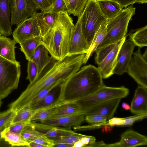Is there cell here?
<instances>
[{
    "mask_svg": "<svg viewBox=\"0 0 147 147\" xmlns=\"http://www.w3.org/2000/svg\"><path fill=\"white\" fill-rule=\"evenodd\" d=\"M133 54L127 72L139 85L147 88V61L142 57L139 47Z\"/></svg>",
    "mask_w": 147,
    "mask_h": 147,
    "instance_id": "cell-10",
    "label": "cell"
},
{
    "mask_svg": "<svg viewBox=\"0 0 147 147\" xmlns=\"http://www.w3.org/2000/svg\"><path fill=\"white\" fill-rule=\"evenodd\" d=\"M128 89L122 86L113 87L103 85L91 94L75 101L80 105L82 114L98 104L115 98H122L129 94Z\"/></svg>",
    "mask_w": 147,
    "mask_h": 147,
    "instance_id": "cell-7",
    "label": "cell"
},
{
    "mask_svg": "<svg viewBox=\"0 0 147 147\" xmlns=\"http://www.w3.org/2000/svg\"><path fill=\"white\" fill-rule=\"evenodd\" d=\"M64 80H59L42 90L32 100L28 107L30 108L40 102L53 89L59 86Z\"/></svg>",
    "mask_w": 147,
    "mask_h": 147,
    "instance_id": "cell-34",
    "label": "cell"
},
{
    "mask_svg": "<svg viewBox=\"0 0 147 147\" xmlns=\"http://www.w3.org/2000/svg\"><path fill=\"white\" fill-rule=\"evenodd\" d=\"M85 55H67L60 60L51 56L34 80L29 84L30 89L38 94L58 80L66 79L80 69Z\"/></svg>",
    "mask_w": 147,
    "mask_h": 147,
    "instance_id": "cell-2",
    "label": "cell"
},
{
    "mask_svg": "<svg viewBox=\"0 0 147 147\" xmlns=\"http://www.w3.org/2000/svg\"><path fill=\"white\" fill-rule=\"evenodd\" d=\"M32 142L42 145L45 147H53L55 145L53 139L47 137L44 134Z\"/></svg>",
    "mask_w": 147,
    "mask_h": 147,
    "instance_id": "cell-45",
    "label": "cell"
},
{
    "mask_svg": "<svg viewBox=\"0 0 147 147\" xmlns=\"http://www.w3.org/2000/svg\"><path fill=\"white\" fill-rule=\"evenodd\" d=\"M1 104H2L1 100L0 99V109H1Z\"/></svg>",
    "mask_w": 147,
    "mask_h": 147,
    "instance_id": "cell-53",
    "label": "cell"
},
{
    "mask_svg": "<svg viewBox=\"0 0 147 147\" xmlns=\"http://www.w3.org/2000/svg\"><path fill=\"white\" fill-rule=\"evenodd\" d=\"M135 45L131 41H125L118 52L113 74L121 75L127 72Z\"/></svg>",
    "mask_w": 147,
    "mask_h": 147,
    "instance_id": "cell-12",
    "label": "cell"
},
{
    "mask_svg": "<svg viewBox=\"0 0 147 147\" xmlns=\"http://www.w3.org/2000/svg\"><path fill=\"white\" fill-rule=\"evenodd\" d=\"M147 117V113H146L135 114L132 116L125 117L124 126H131L136 122L146 118Z\"/></svg>",
    "mask_w": 147,
    "mask_h": 147,
    "instance_id": "cell-43",
    "label": "cell"
},
{
    "mask_svg": "<svg viewBox=\"0 0 147 147\" xmlns=\"http://www.w3.org/2000/svg\"><path fill=\"white\" fill-rule=\"evenodd\" d=\"M78 18L71 29L67 55L86 54L89 48L83 33L80 17Z\"/></svg>",
    "mask_w": 147,
    "mask_h": 147,
    "instance_id": "cell-11",
    "label": "cell"
},
{
    "mask_svg": "<svg viewBox=\"0 0 147 147\" xmlns=\"http://www.w3.org/2000/svg\"><path fill=\"white\" fill-rule=\"evenodd\" d=\"M59 86L52 90L42 100L31 109H39L48 107L53 104L57 100L56 95Z\"/></svg>",
    "mask_w": 147,
    "mask_h": 147,
    "instance_id": "cell-31",
    "label": "cell"
},
{
    "mask_svg": "<svg viewBox=\"0 0 147 147\" xmlns=\"http://www.w3.org/2000/svg\"><path fill=\"white\" fill-rule=\"evenodd\" d=\"M73 144H55L54 147H73Z\"/></svg>",
    "mask_w": 147,
    "mask_h": 147,
    "instance_id": "cell-48",
    "label": "cell"
},
{
    "mask_svg": "<svg viewBox=\"0 0 147 147\" xmlns=\"http://www.w3.org/2000/svg\"><path fill=\"white\" fill-rule=\"evenodd\" d=\"M85 121L91 125H94L104 123L107 120L106 117L100 115L92 114L86 115Z\"/></svg>",
    "mask_w": 147,
    "mask_h": 147,
    "instance_id": "cell-39",
    "label": "cell"
},
{
    "mask_svg": "<svg viewBox=\"0 0 147 147\" xmlns=\"http://www.w3.org/2000/svg\"><path fill=\"white\" fill-rule=\"evenodd\" d=\"M50 30L44 20L42 12H36L34 16L17 25L12 36L17 43L20 44L30 38L37 37L42 38Z\"/></svg>",
    "mask_w": 147,
    "mask_h": 147,
    "instance_id": "cell-5",
    "label": "cell"
},
{
    "mask_svg": "<svg viewBox=\"0 0 147 147\" xmlns=\"http://www.w3.org/2000/svg\"><path fill=\"white\" fill-rule=\"evenodd\" d=\"M121 99H114L98 104L86 111L84 115H100L106 117L107 121L113 117Z\"/></svg>",
    "mask_w": 147,
    "mask_h": 147,
    "instance_id": "cell-15",
    "label": "cell"
},
{
    "mask_svg": "<svg viewBox=\"0 0 147 147\" xmlns=\"http://www.w3.org/2000/svg\"><path fill=\"white\" fill-rule=\"evenodd\" d=\"M130 107V110L133 114L147 113V88L138 85Z\"/></svg>",
    "mask_w": 147,
    "mask_h": 147,
    "instance_id": "cell-18",
    "label": "cell"
},
{
    "mask_svg": "<svg viewBox=\"0 0 147 147\" xmlns=\"http://www.w3.org/2000/svg\"><path fill=\"white\" fill-rule=\"evenodd\" d=\"M76 114H82L79 105L75 102H69L58 106L53 115L49 119Z\"/></svg>",
    "mask_w": 147,
    "mask_h": 147,
    "instance_id": "cell-23",
    "label": "cell"
},
{
    "mask_svg": "<svg viewBox=\"0 0 147 147\" xmlns=\"http://www.w3.org/2000/svg\"><path fill=\"white\" fill-rule=\"evenodd\" d=\"M101 11L108 20L115 17L123 9L120 5L112 0H96Z\"/></svg>",
    "mask_w": 147,
    "mask_h": 147,
    "instance_id": "cell-21",
    "label": "cell"
},
{
    "mask_svg": "<svg viewBox=\"0 0 147 147\" xmlns=\"http://www.w3.org/2000/svg\"><path fill=\"white\" fill-rule=\"evenodd\" d=\"M67 102L60 101L57 99L55 102L51 105L45 108L37 113L31 119V122H42L50 118L54 113L57 107Z\"/></svg>",
    "mask_w": 147,
    "mask_h": 147,
    "instance_id": "cell-27",
    "label": "cell"
},
{
    "mask_svg": "<svg viewBox=\"0 0 147 147\" xmlns=\"http://www.w3.org/2000/svg\"><path fill=\"white\" fill-rule=\"evenodd\" d=\"M58 13L61 12H67V9L63 0H54L49 11Z\"/></svg>",
    "mask_w": 147,
    "mask_h": 147,
    "instance_id": "cell-41",
    "label": "cell"
},
{
    "mask_svg": "<svg viewBox=\"0 0 147 147\" xmlns=\"http://www.w3.org/2000/svg\"><path fill=\"white\" fill-rule=\"evenodd\" d=\"M38 9L42 12L49 11L52 6V4L49 0H32Z\"/></svg>",
    "mask_w": 147,
    "mask_h": 147,
    "instance_id": "cell-44",
    "label": "cell"
},
{
    "mask_svg": "<svg viewBox=\"0 0 147 147\" xmlns=\"http://www.w3.org/2000/svg\"><path fill=\"white\" fill-rule=\"evenodd\" d=\"M126 36L120 40L117 46L98 64L97 68L102 78H108L113 74V71L116 65L117 57L122 44L125 41Z\"/></svg>",
    "mask_w": 147,
    "mask_h": 147,
    "instance_id": "cell-14",
    "label": "cell"
},
{
    "mask_svg": "<svg viewBox=\"0 0 147 147\" xmlns=\"http://www.w3.org/2000/svg\"><path fill=\"white\" fill-rule=\"evenodd\" d=\"M102 79L97 68L84 66L60 84L57 99L69 102L87 96L104 85Z\"/></svg>",
    "mask_w": 147,
    "mask_h": 147,
    "instance_id": "cell-1",
    "label": "cell"
},
{
    "mask_svg": "<svg viewBox=\"0 0 147 147\" xmlns=\"http://www.w3.org/2000/svg\"><path fill=\"white\" fill-rule=\"evenodd\" d=\"M27 65L26 79L29 80L30 83L33 82L36 77L38 70L36 64L32 60L28 61Z\"/></svg>",
    "mask_w": 147,
    "mask_h": 147,
    "instance_id": "cell-37",
    "label": "cell"
},
{
    "mask_svg": "<svg viewBox=\"0 0 147 147\" xmlns=\"http://www.w3.org/2000/svg\"><path fill=\"white\" fill-rule=\"evenodd\" d=\"M44 108L34 109L26 108L22 109L16 112L11 124L24 121H31V119L33 116Z\"/></svg>",
    "mask_w": 147,
    "mask_h": 147,
    "instance_id": "cell-30",
    "label": "cell"
},
{
    "mask_svg": "<svg viewBox=\"0 0 147 147\" xmlns=\"http://www.w3.org/2000/svg\"><path fill=\"white\" fill-rule=\"evenodd\" d=\"M96 140L94 136L85 135L74 144L73 147H90L96 142Z\"/></svg>",
    "mask_w": 147,
    "mask_h": 147,
    "instance_id": "cell-38",
    "label": "cell"
},
{
    "mask_svg": "<svg viewBox=\"0 0 147 147\" xmlns=\"http://www.w3.org/2000/svg\"><path fill=\"white\" fill-rule=\"evenodd\" d=\"M29 147H45L43 145L31 142L29 143Z\"/></svg>",
    "mask_w": 147,
    "mask_h": 147,
    "instance_id": "cell-49",
    "label": "cell"
},
{
    "mask_svg": "<svg viewBox=\"0 0 147 147\" xmlns=\"http://www.w3.org/2000/svg\"><path fill=\"white\" fill-rule=\"evenodd\" d=\"M9 0H0V34L6 36L12 33Z\"/></svg>",
    "mask_w": 147,
    "mask_h": 147,
    "instance_id": "cell-19",
    "label": "cell"
},
{
    "mask_svg": "<svg viewBox=\"0 0 147 147\" xmlns=\"http://www.w3.org/2000/svg\"><path fill=\"white\" fill-rule=\"evenodd\" d=\"M1 136L3 139L12 146L29 147V143L24 139L20 134L10 131L8 127L2 131Z\"/></svg>",
    "mask_w": 147,
    "mask_h": 147,
    "instance_id": "cell-25",
    "label": "cell"
},
{
    "mask_svg": "<svg viewBox=\"0 0 147 147\" xmlns=\"http://www.w3.org/2000/svg\"><path fill=\"white\" fill-rule=\"evenodd\" d=\"M31 121H26L11 124L8 127L10 131L20 134L27 127L30 125Z\"/></svg>",
    "mask_w": 147,
    "mask_h": 147,
    "instance_id": "cell-40",
    "label": "cell"
},
{
    "mask_svg": "<svg viewBox=\"0 0 147 147\" xmlns=\"http://www.w3.org/2000/svg\"><path fill=\"white\" fill-rule=\"evenodd\" d=\"M74 25L73 20L67 12L58 13L53 26L42 38L41 44L51 56L60 60L68 55L71 30Z\"/></svg>",
    "mask_w": 147,
    "mask_h": 147,
    "instance_id": "cell-3",
    "label": "cell"
},
{
    "mask_svg": "<svg viewBox=\"0 0 147 147\" xmlns=\"http://www.w3.org/2000/svg\"><path fill=\"white\" fill-rule=\"evenodd\" d=\"M118 3L123 9L135 3L139 4L146 3L147 0H112Z\"/></svg>",
    "mask_w": 147,
    "mask_h": 147,
    "instance_id": "cell-46",
    "label": "cell"
},
{
    "mask_svg": "<svg viewBox=\"0 0 147 147\" xmlns=\"http://www.w3.org/2000/svg\"><path fill=\"white\" fill-rule=\"evenodd\" d=\"M140 48L147 45V26L138 29L130 34L129 40Z\"/></svg>",
    "mask_w": 147,
    "mask_h": 147,
    "instance_id": "cell-29",
    "label": "cell"
},
{
    "mask_svg": "<svg viewBox=\"0 0 147 147\" xmlns=\"http://www.w3.org/2000/svg\"><path fill=\"white\" fill-rule=\"evenodd\" d=\"M3 130L0 131V142H1V140L2 139H3L2 137V136H1V132H2V131Z\"/></svg>",
    "mask_w": 147,
    "mask_h": 147,
    "instance_id": "cell-52",
    "label": "cell"
},
{
    "mask_svg": "<svg viewBox=\"0 0 147 147\" xmlns=\"http://www.w3.org/2000/svg\"><path fill=\"white\" fill-rule=\"evenodd\" d=\"M133 5L122 9L115 17L108 20L106 35L97 48L117 42L126 36L129 22L135 14L136 8Z\"/></svg>",
    "mask_w": 147,
    "mask_h": 147,
    "instance_id": "cell-4",
    "label": "cell"
},
{
    "mask_svg": "<svg viewBox=\"0 0 147 147\" xmlns=\"http://www.w3.org/2000/svg\"><path fill=\"white\" fill-rule=\"evenodd\" d=\"M119 42L109 44L100 48H97L95 50L96 55L94 59L95 63L98 64L101 63L117 46Z\"/></svg>",
    "mask_w": 147,
    "mask_h": 147,
    "instance_id": "cell-32",
    "label": "cell"
},
{
    "mask_svg": "<svg viewBox=\"0 0 147 147\" xmlns=\"http://www.w3.org/2000/svg\"><path fill=\"white\" fill-rule=\"evenodd\" d=\"M49 0L50 1L51 3L52 4V5L53 3V2L54 1V0Z\"/></svg>",
    "mask_w": 147,
    "mask_h": 147,
    "instance_id": "cell-54",
    "label": "cell"
},
{
    "mask_svg": "<svg viewBox=\"0 0 147 147\" xmlns=\"http://www.w3.org/2000/svg\"><path fill=\"white\" fill-rule=\"evenodd\" d=\"M66 6L67 12L78 18L82 14L88 0H63Z\"/></svg>",
    "mask_w": 147,
    "mask_h": 147,
    "instance_id": "cell-28",
    "label": "cell"
},
{
    "mask_svg": "<svg viewBox=\"0 0 147 147\" xmlns=\"http://www.w3.org/2000/svg\"><path fill=\"white\" fill-rule=\"evenodd\" d=\"M120 140L110 144H106L105 147H134L147 144V137L132 130L123 133Z\"/></svg>",
    "mask_w": 147,
    "mask_h": 147,
    "instance_id": "cell-13",
    "label": "cell"
},
{
    "mask_svg": "<svg viewBox=\"0 0 147 147\" xmlns=\"http://www.w3.org/2000/svg\"><path fill=\"white\" fill-rule=\"evenodd\" d=\"M32 122L36 129L44 134L47 137L52 139L76 133L72 130L71 128L61 127L41 122Z\"/></svg>",
    "mask_w": 147,
    "mask_h": 147,
    "instance_id": "cell-16",
    "label": "cell"
},
{
    "mask_svg": "<svg viewBox=\"0 0 147 147\" xmlns=\"http://www.w3.org/2000/svg\"><path fill=\"white\" fill-rule=\"evenodd\" d=\"M21 73L19 62H13L0 56V99L17 88Z\"/></svg>",
    "mask_w": 147,
    "mask_h": 147,
    "instance_id": "cell-8",
    "label": "cell"
},
{
    "mask_svg": "<svg viewBox=\"0 0 147 147\" xmlns=\"http://www.w3.org/2000/svg\"><path fill=\"white\" fill-rule=\"evenodd\" d=\"M122 106L123 109L126 110H130V106L128 104L125 102H123L122 105Z\"/></svg>",
    "mask_w": 147,
    "mask_h": 147,
    "instance_id": "cell-50",
    "label": "cell"
},
{
    "mask_svg": "<svg viewBox=\"0 0 147 147\" xmlns=\"http://www.w3.org/2000/svg\"><path fill=\"white\" fill-rule=\"evenodd\" d=\"M83 114L72 115L53 118L46 119L42 123L57 126L71 128L80 125L85 120Z\"/></svg>",
    "mask_w": 147,
    "mask_h": 147,
    "instance_id": "cell-17",
    "label": "cell"
},
{
    "mask_svg": "<svg viewBox=\"0 0 147 147\" xmlns=\"http://www.w3.org/2000/svg\"><path fill=\"white\" fill-rule=\"evenodd\" d=\"M17 43L14 39L0 34V56L13 62H17L15 58V45Z\"/></svg>",
    "mask_w": 147,
    "mask_h": 147,
    "instance_id": "cell-20",
    "label": "cell"
},
{
    "mask_svg": "<svg viewBox=\"0 0 147 147\" xmlns=\"http://www.w3.org/2000/svg\"><path fill=\"white\" fill-rule=\"evenodd\" d=\"M16 113L9 109L3 112H0V131L11 125Z\"/></svg>",
    "mask_w": 147,
    "mask_h": 147,
    "instance_id": "cell-35",
    "label": "cell"
},
{
    "mask_svg": "<svg viewBox=\"0 0 147 147\" xmlns=\"http://www.w3.org/2000/svg\"><path fill=\"white\" fill-rule=\"evenodd\" d=\"M11 25H18L34 16L38 9L32 0H9Z\"/></svg>",
    "mask_w": 147,
    "mask_h": 147,
    "instance_id": "cell-9",
    "label": "cell"
},
{
    "mask_svg": "<svg viewBox=\"0 0 147 147\" xmlns=\"http://www.w3.org/2000/svg\"><path fill=\"white\" fill-rule=\"evenodd\" d=\"M106 144L103 141L95 142L91 145L90 147H105Z\"/></svg>",
    "mask_w": 147,
    "mask_h": 147,
    "instance_id": "cell-47",
    "label": "cell"
},
{
    "mask_svg": "<svg viewBox=\"0 0 147 147\" xmlns=\"http://www.w3.org/2000/svg\"><path fill=\"white\" fill-rule=\"evenodd\" d=\"M24 139L29 143L33 141L44 134L36 129L32 122L20 134Z\"/></svg>",
    "mask_w": 147,
    "mask_h": 147,
    "instance_id": "cell-33",
    "label": "cell"
},
{
    "mask_svg": "<svg viewBox=\"0 0 147 147\" xmlns=\"http://www.w3.org/2000/svg\"><path fill=\"white\" fill-rule=\"evenodd\" d=\"M42 38L35 37L27 40L20 44V50L24 54L26 59L32 60L34 53L41 44Z\"/></svg>",
    "mask_w": 147,
    "mask_h": 147,
    "instance_id": "cell-26",
    "label": "cell"
},
{
    "mask_svg": "<svg viewBox=\"0 0 147 147\" xmlns=\"http://www.w3.org/2000/svg\"><path fill=\"white\" fill-rule=\"evenodd\" d=\"M42 12L44 20L50 30L55 24L58 13L50 11Z\"/></svg>",
    "mask_w": 147,
    "mask_h": 147,
    "instance_id": "cell-42",
    "label": "cell"
},
{
    "mask_svg": "<svg viewBox=\"0 0 147 147\" xmlns=\"http://www.w3.org/2000/svg\"><path fill=\"white\" fill-rule=\"evenodd\" d=\"M146 61H147V50L146 49L144 53L142 55Z\"/></svg>",
    "mask_w": 147,
    "mask_h": 147,
    "instance_id": "cell-51",
    "label": "cell"
},
{
    "mask_svg": "<svg viewBox=\"0 0 147 147\" xmlns=\"http://www.w3.org/2000/svg\"><path fill=\"white\" fill-rule=\"evenodd\" d=\"M84 136V135L76 133L74 134L62 136L53 139L55 145L63 143L74 144Z\"/></svg>",
    "mask_w": 147,
    "mask_h": 147,
    "instance_id": "cell-36",
    "label": "cell"
},
{
    "mask_svg": "<svg viewBox=\"0 0 147 147\" xmlns=\"http://www.w3.org/2000/svg\"><path fill=\"white\" fill-rule=\"evenodd\" d=\"M108 21L102 25L96 33L88 50L83 60V64H86L87 63L106 35Z\"/></svg>",
    "mask_w": 147,
    "mask_h": 147,
    "instance_id": "cell-22",
    "label": "cell"
},
{
    "mask_svg": "<svg viewBox=\"0 0 147 147\" xmlns=\"http://www.w3.org/2000/svg\"><path fill=\"white\" fill-rule=\"evenodd\" d=\"M49 51L42 44L36 49L33 56L32 60L36 64L38 74L50 60L51 57L48 55Z\"/></svg>",
    "mask_w": 147,
    "mask_h": 147,
    "instance_id": "cell-24",
    "label": "cell"
},
{
    "mask_svg": "<svg viewBox=\"0 0 147 147\" xmlns=\"http://www.w3.org/2000/svg\"><path fill=\"white\" fill-rule=\"evenodd\" d=\"M80 17L83 33L90 47L100 26L108 20L101 11L96 0H88Z\"/></svg>",
    "mask_w": 147,
    "mask_h": 147,
    "instance_id": "cell-6",
    "label": "cell"
}]
</instances>
